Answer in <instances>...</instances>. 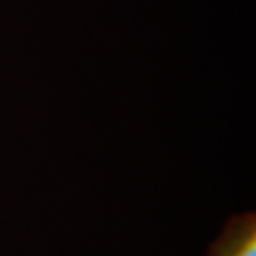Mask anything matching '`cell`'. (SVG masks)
<instances>
[{"label":"cell","instance_id":"cell-1","mask_svg":"<svg viewBox=\"0 0 256 256\" xmlns=\"http://www.w3.org/2000/svg\"><path fill=\"white\" fill-rule=\"evenodd\" d=\"M206 256H256V214H232L210 244Z\"/></svg>","mask_w":256,"mask_h":256}]
</instances>
